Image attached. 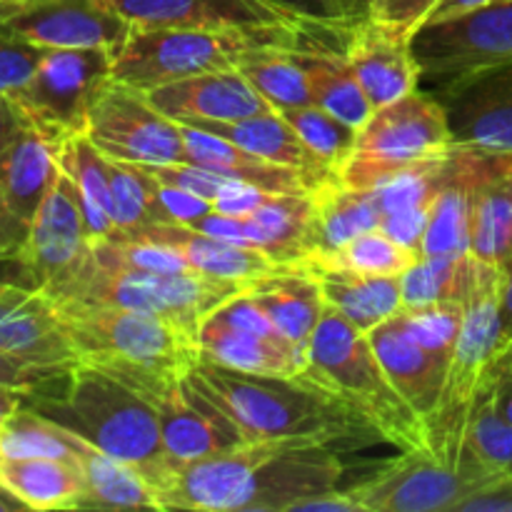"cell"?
Wrapping results in <instances>:
<instances>
[{
    "mask_svg": "<svg viewBox=\"0 0 512 512\" xmlns=\"http://www.w3.org/2000/svg\"><path fill=\"white\" fill-rule=\"evenodd\" d=\"M323 3L340 28H353V25L363 23V20L370 18V10H373L370 0H323Z\"/></svg>",
    "mask_w": 512,
    "mask_h": 512,
    "instance_id": "obj_56",
    "label": "cell"
},
{
    "mask_svg": "<svg viewBox=\"0 0 512 512\" xmlns=\"http://www.w3.org/2000/svg\"><path fill=\"white\" fill-rule=\"evenodd\" d=\"M73 448L75 438L70 430L25 403L0 430V458H58L75 463Z\"/></svg>",
    "mask_w": 512,
    "mask_h": 512,
    "instance_id": "obj_41",
    "label": "cell"
},
{
    "mask_svg": "<svg viewBox=\"0 0 512 512\" xmlns=\"http://www.w3.org/2000/svg\"><path fill=\"white\" fill-rule=\"evenodd\" d=\"M470 210H473V150L453 143L445 180L430 208L420 255L423 258L470 255Z\"/></svg>",
    "mask_w": 512,
    "mask_h": 512,
    "instance_id": "obj_29",
    "label": "cell"
},
{
    "mask_svg": "<svg viewBox=\"0 0 512 512\" xmlns=\"http://www.w3.org/2000/svg\"><path fill=\"white\" fill-rule=\"evenodd\" d=\"M315 225H313V253L323 255L340 248L355 235L380 228V205L370 190L350 188L338 178L318 185L313 190Z\"/></svg>",
    "mask_w": 512,
    "mask_h": 512,
    "instance_id": "obj_36",
    "label": "cell"
},
{
    "mask_svg": "<svg viewBox=\"0 0 512 512\" xmlns=\"http://www.w3.org/2000/svg\"><path fill=\"white\" fill-rule=\"evenodd\" d=\"M138 165V163H135ZM155 180L165 185H173V188L188 190V193L198 195V198L208 200V203H218L230 188H233L238 180L225 178V175L213 173L208 168H200L193 163H160V165H143Z\"/></svg>",
    "mask_w": 512,
    "mask_h": 512,
    "instance_id": "obj_48",
    "label": "cell"
},
{
    "mask_svg": "<svg viewBox=\"0 0 512 512\" xmlns=\"http://www.w3.org/2000/svg\"><path fill=\"white\" fill-rule=\"evenodd\" d=\"M120 238H138L168 245L188 260L190 268L203 275H213V278L253 283V280L285 268V265H275L263 250L225 243V240L210 238V235L180 223H150L145 228L133 230V233H123Z\"/></svg>",
    "mask_w": 512,
    "mask_h": 512,
    "instance_id": "obj_27",
    "label": "cell"
},
{
    "mask_svg": "<svg viewBox=\"0 0 512 512\" xmlns=\"http://www.w3.org/2000/svg\"><path fill=\"white\" fill-rule=\"evenodd\" d=\"M75 438V463L85 478L80 510H160L158 495L148 480L123 460Z\"/></svg>",
    "mask_w": 512,
    "mask_h": 512,
    "instance_id": "obj_35",
    "label": "cell"
},
{
    "mask_svg": "<svg viewBox=\"0 0 512 512\" xmlns=\"http://www.w3.org/2000/svg\"><path fill=\"white\" fill-rule=\"evenodd\" d=\"M343 55L375 110L420 88L410 38L375 18L345 30Z\"/></svg>",
    "mask_w": 512,
    "mask_h": 512,
    "instance_id": "obj_20",
    "label": "cell"
},
{
    "mask_svg": "<svg viewBox=\"0 0 512 512\" xmlns=\"http://www.w3.org/2000/svg\"><path fill=\"white\" fill-rule=\"evenodd\" d=\"M55 308L78 363L113 375L148 400L180 383L200 358L193 335L153 315L83 303Z\"/></svg>",
    "mask_w": 512,
    "mask_h": 512,
    "instance_id": "obj_3",
    "label": "cell"
},
{
    "mask_svg": "<svg viewBox=\"0 0 512 512\" xmlns=\"http://www.w3.org/2000/svg\"><path fill=\"white\" fill-rule=\"evenodd\" d=\"M90 255H93V238L85 223L78 190L68 173L58 170V178L30 230L28 245L13 263V268L18 270L15 283L30 285L50 295L68 283Z\"/></svg>",
    "mask_w": 512,
    "mask_h": 512,
    "instance_id": "obj_12",
    "label": "cell"
},
{
    "mask_svg": "<svg viewBox=\"0 0 512 512\" xmlns=\"http://www.w3.org/2000/svg\"><path fill=\"white\" fill-rule=\"evenodd\" d=\"M368 335L390 383L420 418L428 420L443 395L445 380L450 373L448 365L418 343V338L410 333L408 323H405L403 310L370 330Z\"/></svg>",
    "mask_w": 512,
    "mask_h": 512,
    "instance_id": "obj_24",
    "label": "cell"
},
{
    "mask_svg": "<svg viewBox=\"0 0 512 512\" xmlns=\"http://www.w3.org/2000/svg\"><path fill=\"white\" fill-rule=\"evenodd\" d=\"M253 283L245 280H225L213 275L170 273V275H138L113 273L98 265L90 255L78 273L60 285L48 298L55 305L83 303V305H110V308L135 310V313L153 315V318L173 323L198 340L200 325L210 313L228 303L235 295L245 293Z\"/></svg>",
    "mask_w": 512,
    "mask_h": 512,
    "instance_id": "obj_6",
    "label": "cell"
},
{
    "mask_svg": "<svg viewBox=\"0 0 512 512\" xmlns=\"http://www.w3.org/2000/svg\"><path fill=\"white\" fill-rule=\"evenodd\" d=\"M48 50L0 28V95L15 98L30 83Z\"/></svg>",
    "mask_w": 512,
    "mask_h": 512,
    "instance_id": "obj_47",
    "label": "cell"
},
{
    "mask_svg": "<svg viewBox=\"0 0 512 512\" xmlns=\"http://www.w3.org/2000/svg\"><path fill=\"white\" fill-rule=\"evenodd\" d=\"M113 5L130 28H258L290 23L263 0H113Z\"/></svg>",
    "mask_w": 512,
    "mask_h": 512,
    "instance_id": "obj_26",
    "label": "cell"
},
{
    "mask_svg": "<svg viewBox=\"0 0 512 512\" xmlns=\"http://www.w3.org/2000/svg\"><path fill=\"white\" fill-rule=\"evenodd\" d=\"M108 155L100 153L88 135H73L58 148V165L78 190L90 238L105 240L115 235L113 190H110Z\"/></svg>",
    "mask_w": 512,
    "mask_h": 512,
    "instance_id": "obj_37",
    "label": "cell"
},
{
    "mask_svg": "<svg viewBox=\"0 0 512 512\" xmlns=\"http://www.w3.org/2000/svg\"><path fill=\"white\" fill-rule=\"evenodd\" d=\"M495 3V0H438L435 8L430 10L425 23H433V20H445V18H455V15L470 13L475 8H483V5Z\"/></svg>",
    "mask_w": 512,
    "mask_h": 512,
    "instance_id": "obj_58",
    "label": "cell"
},
{
    "mask_svg": "<svg viewBox=\"0 0 512 512\" xmlns=\"http://www.w3.org/2000/svg\"><path fill=\"white\" fill-rule=\"evenodd\" d=\"M240 73L275 110L315 105L293 48H258L238 60Z\"/></svg>",
    "mask_w": 512,
    "mask_h": 512,
    "instance_id": "obj_38",
    "label": "cell"
},
{
    "mask_svg": "<svg viewBox=\"0 0 512 512\" xmlns=\"http://www.w3.org/2000/svg\"><path fill=\"white\" fill-rule=\"evenodd\" d=\"M455 512H512V478L495 480L470 493Z\"/></svg>",
    "mask_w": 512,
    "mask_h": 512,
    "instance_id": "obj_53",
    "label": "cell"
},
{
    "mask_svg": "<svg viewBox=\"0 0 512 512\" xmlns=\"http://www.w3.org/2000/svg\"><path fill=\"white\" fill-rule=\"evenodd\" d=\"M108 160L115 235L133 233V230L155 223L153 208H150V175L145 173L143 165L113 158Z\"/></svg>",
    "mask_w": 512,
    "mask_h": 512,
    "instance_id": "obj_45",
    "label": "cell"
},
{
    "mask_svg": "<svg viewBox=\"0 0 512 512\" xmlns=\"http://www.w3.org/2000/svg\"><path fill=\"white\" fill-rule=\"evenodd\" d=\"M475 270H478L475 255H463V258H423L420 255L400 275L403 308L445 303V300L463 303L473 285Z\"/></svg>",
    "mask_w": 512,
    "mask_h": 512,
    "instance_id": "obj_39",
    "label": "cell"
},
{
    "mask_svg": "<svg viewBox=\"0 0 512 512\" xmlns=\"http://www.w3.org/2000/svg\"><path fill=\"white\" fill-rule=\"evenodd\" d=\"M403 315L418 343L450 368L463 330V303L445 300V303L418 305V308H403Z\"/></svg>",
    "mask_w": 512,
    "mask_h": 512,
    "instance_id": "obj_46",
    "label": "cell"
},
{
    "mask_svg": "<svg viewBox=\"0 0 512 512\" xmlns=\"http://www.w3.org/2000/svg\"><path fill=\"white\" fill-rule=\"evenodd\" d=\"M158 413L160 433L173 465L225 453L250 443L245 430L185 375L173 388L148 400Z\"/></svg>",
    "mask_w": 512,
    "mask_h": 512,
    "instance_id": "obj_17",
    "label": "cell"
},
{
    "mask_svg": "<svg viewBox=\"0 0 512 512\" xmlns=\"http://www.w3.org/2000/svg\"><path fill=\"white\" fill-rule=\"evenodd\" d=\"M0 28L43 48L118 50L130 23L113 0H0Z\"/></svg>",
    "mask_w": 512,
    "mask_h": 512,
    "instance_id": "obj_14",
    "label": "cell"
},
{
    "mask_svg": "<svg viewBox=\"0 0 512 512\" xmlns=\"http://www.w3.org/2000/svg\"><path fill=\"white\" fill-rule=\"evenodd\" d=\"M183 140L185 163L200 165V168H208L213 173L225 175V178L240 180V183L255 185V188H263L268 193H303V190H313L308 180L300 173H295V170L268 163V160L258 158V155L248 153V150L238 148V145L228 143V140L218 138V135L183 125Z\"/></svg>",
    "mask_w": 512,
    "mask_h": 512,
    "instance_id": "obj_34",
    "label": "cell"
},
{
    "mask_svg": "<svg viewBox=\"0 0 512 512\" xmlns=\"http://www.w3.org/2000/svg\"><path fill=\"white\" fill-rule=\"evenodd\" d=\"M308 28L293 23L258 28H130L113 53V78L148 93L175 80L235 70L258 48H300Z\"/></svg>",
    "mask_w": 512,
    "mask_h": 512,
    "instance_id": "obj_5",
    "label": "cell"
},
{
    "mask_svg": "<svg viewBox=\"0 0 512 512\" xmlns=\"http://www.w3.org/2000/svg\"><path fill=\"white\" fill-rule=\"evenodd\" d=\"M300 28H340L323 0H263Z\"/></svg>",
    "mask_w": 512,
    "mask_h": 512,
    "instance_id": "obj_52",
    "label": "cell"
},
{
    "mask_svg": "<svg viewBox=\"0 0 512 512\" xmlns=\"http://www.w3.org/2000/svg\"><path fill=\"white\" fill-rule=\"evenodd\" d=\"M68 373L70 370L43 368V365L28 363V360L18 358V355L0 350V385H8V388L20 390L25 395H33L38 390L48 388V385H53L55 380Z\"/></svg>",
    "mask_w": 512,
    "mask_h": 512,
    "instance_id": "obj_49",
    "label": "cell"
},
{
    "mask_svg": "<svg viewBox=\"0 0 512 512\" xmlns=\"http://www.w3.org/2000/svg\"><path fill=\"white\" fill-rule=\"evenodd\" d=\"M25 403V393L20 390L8 388V385H0V430L5 428L10 418H13L15 410Z\"/></svg>",
    "mask_w": 512,
    "mask_h": 512,
    "instance_id": "obj_59",
    "label": "cell"
},
{
    "mask_svg": "<svg viewBox=\"0 0 512 512\" xmlns=\"http://www.w3.org/2000/svg\"><path fill=\"white\" fill-rule=\"evenodd\" d=\"M0 488L25 510H80L85 478L70 460L0 458Z\"/></svg>",
    "mask_w": 512,
    "mask_h": 512,
    "instance_id": "obj_33",
    "label": "cell"
},
{
    "mask_svg": "<svg viewBox=\"0 0 512 512\" xmlns=\"http://www.w3.org/2000/svg\"><path fill=\"white\" fill-rule=\"evenodd\" d=\"M490 483L495 478L450 468L430 450H403L348 493L363 512H455L470 493Z\"/></svg>",
    "mask_w": 512,
    "mask_h": 512,
    "instance_id": "obj_11",
    "label": "cell"
},
{
    "mask_svg": "<svg viewBox=\"0 0 512 512\" xmlns=\"http://www.w3.org/2000/svg\"><path fill=\"white\" fill-rule=\"evenodd\" d=\"M463 448L488 468L512 475V423L495 410L488 378L483 380L470 405Z\"/></svg>",
    "mask_w": 512,
    "mask_h": 512,
    "instance_id": "obj_42",
    "label": "cell"
},
{
    "mask_svg": "<svg viewBox=\"0 0 512 512\" xmlns=\"http://www.w3.org/2000/svg\"><path fill=\"white\" fill-rule=\"evenodd\" d=\"M453 148L445 105L428 90L413 93L373 110L358 128L350 158L338 168L340 183L370 190L403 173L410 165L440 158Z\"/></svg>",
    "mask_w": 512,
    "mask_h": 512,
    "instance_id": "obj_7",
    "label": "cell"
},
{
    "mask_svg": "<svg viewBox=\"0 0 512 512\" xmlns=\"http://www.w3.org/2000/svg\"><path fill=\"white\" fill-rule=\"evenodd\" d=\"M500 323L505 343H512V260L500 268Z\"/></svg>",
    "mask_w": 512,
    "mask_h": 512,
    "instance_id": "obj_57",
    "label": "cell"
},
{
    "mask_svg": "<svg viewBox=\"0 0 512 512\" xmlns=\"http://www.w3.org/2000/svg\"><path fill=\"white\" fill-rule=\"evenodd\" d=\"M183 125L218 135V138L228 140V143L238 145V148L248 150V153L258 155L268 163L295 170L308 180L313 190L328 180L338 178V170L325 163L318 153H313L278 110L240 120H223V123L220 120H190Z\"/></svg>",
    "mask_w": 512,
    "mask_h": 512,
    "instance_id": "obj_23",
    "label": "cell"
},
{
    "mask_svg": "<svg viewBox=\"0 0 512 512\" xmlns=\"http://www.w3.org/2000/svg\"><path fill=\"white\" fill-rule=\"evenodd\" d=\"M370 8H373V0H370ZM370 13H373V10H370Z\"/></svg>",
    "mask_w": 512,
    "mask_h": 512,
    "instance_id": "obj_62",
    "label": "cell"
},
{
    "mask_svg": "<svg viewBox=\"0 0 512 512\" xmlns=\"http://www.w3.org/2000/svg\"><path fill=\"white\" fill-rule=\"evenodd\" d=\"M298 265H303L318 280L328 308L343 315L350 325H355L363 333H370L403 310L400 278L358 275L318 263V260H303Z\"/></svg>",
    "mask_w": 512,
    "mask_h": 512,
    "instance_id": "obj_28",
    "label": "cell"
},
{
    "mask_svg": "<svg viewBox=\"0 0 512 512\" xmlns=\"http://www.w3.org/2000/svg\"><path fill=\"white\" fill-rule=\"evenodd\" d=\"M93 258L98 265L113 273H138V275H170L193 270L188 260L173 248L150 240L138 238H105L93 243ZM198 273V270H195Z\"/></svg>",
    "mask_w": 512,
    "mask_h": 512,
    "instance_id": "obj_43",
    "label": "cell"
},
{
    "mask_svg": "<svg viewBox=\"0 0 512 512\" xmlns=\"http://www.w3.org/2000/svg\"><path fill=\"white\" fill-rule=\"evenodd\" d=\"M420 88L430 95L512 60V0L475 8L455 18L423 23L410 38Z\"/></svg>",
    "mask_w": 512,
    "mask_h": 512,
    "instance_id": "obj_9",
    "label": "cell"
},
{
    "mask_svg": "<svg viewBox=\"0 0 512 512\" xmlns=\"http://www.w3.org/2000/svg\"><path fill=\"white\" fill-rule=\"evenodd\" d=\"M430 208H433V205H418V208H408V210H400V213L383 215V220H380V230H383L388 238H393L395 243L405 245V248H410L413 253L420 255L425 228H428Z\"/></svg>",
    "mask_w": 512,
    "mask_h": 512,
    "instance_id": "obj_51",
    "label": "cell"
},
{
    "mask_svg": "<svg viewBox=\"0 0 512 512\" xmlns=\"http://www.w3.org/2000/svg\"><path fill=\"white\" fill-rule=\"evenodd\" d=\"M245 220L250 223L253 245L275 265H298L313 253V190L268 193Z\"/></svg>",
    "mask_w": 512,
    "mask_h": 512,
    "instance_id": "obj_32",
    "label": "cell"
},
{
    "mask_svg": "<svg viewBox=\"0 0 512 512\" xmlns=\"http://www.w3.org/2000/svg\"><path fill=\"white\" fill-rule=\"evenodd\" d=\"M488 383H490V393H493V405L505 420L512 423V373L505 368L503 358H498L493 363V368L488 370Z\"/></svg>",
    "mask_w": 512,
    "mask_h": 512,
    "instance_id": "obj_55",
    "label": "cell"
},
{
    "mask_svg": "<svg viewBox=\"0 0 512 512\" xmlns=\"http://www.w3.org/2000/svg\"><path fill=\"white\" fill-rule=\"evenodd\" d=\"M328 33V28H313L308 45L293 48V55L300 68H303L313 103L325 108L328 113L338 115L340 120H345L353 128H360L373 115L375 108L370 105L363 85L358 83L355 73L350 70L343 50L338 53L335 48L320 45Z\"/></svg>",
    "mask_w": 512,
    "mask_h": 512,
    "instance_id": "obj_30",
    "label": "cell"
},
{
    "mask_svg": "<svg viewBox=\"0 0 512 512\" xmlns=\"http://www.w3.org/2000/svg\"><path fill=\"white\" fill-rule=\"evenodd\" d=\"M15 510H25V508L18 503V500L10 498V495L0 488V512H15Z\"/></svg>",
    "mask_w": 512,
    "mask_h": 512,
    "instance_id": "obj_60",
    "label": "cell"
},
{
    "mask_svg": "<svg viewBox=\"0 0 512 512\" xmlns=\"http://www.w3.org/2000/svg\"><path fill=\"white\" fill-rule=\"evenodd\" d=\"M28 128V120H25L18 103L8 98V95H0V163H3L5 155L10 153V148L18 143V138Z\"/></svg>",
    "mask_w": 512,
    "mask_h": 512,
    "instance_id": "obj_54",
    "label": "cell"
},
{
    "mask_svg": "<svg viewBox=\"0 0 512 512\" xmlns=\"http://www.w3.org/2000/svg\"><path fill=\"white\" fill-rule=\"evenodd\" d=\"M435 3L438 0H373V13H370V18L413 38V33L425 23V18L435 8Z\"/></svg>",
    "mask_w": 512,
    "mask_h": 512,
    "instance_id": "obj_50",
    "label": "cell"
},
{
    "mask_svg": "<svg viewBox=\"0 0 512 512\" xmlns=\"http://www.w3.org/2000/svg\"><path fill=\"white\" fill-rule=\"evenodd\" d=\"M188 378L213 398L250 440L315 438L333 445L345 438H378L343 400L308 383L303 375H255L198 358Z\"/></svg>",
    "mask_w": 512,
    "mask_h": 512,
    "instance_id": "obj_2",
    "label": "cell"
},
{
    "mask_svg": "<svg viewBox=\"0 0 512 512\" xmlns=\"http://www.w3.org/2000/svg\"><path fill=\"white\" fill-rule=\"evenodd\" d=\"M305 260H318V263L333 265V268L340 270H350V273L358 275L400 278L418 260V253H413L405 245L395 243L383 230L375 228L368 230V233L355 235L353 240H348L340 248L330 250V253L308 255Z\"/></svg>",
    "mask_w": 512,
    "mask_h": 512,
    "instance_id": "obj_40",
    "label": "cell"
},
{
    "mask_svg": "<svg viewBox=\"0 0 512 512\" xmlns=\"http://www.w3.org/2000/svg\"><path fill=\"white\" fill-rule=\"evenodd\" d=\"M58 170V148L33 128L20 135L0 163V268L23 255Z\"/></svg>",
    "mask_w": 512,
    "mask_h": 512,
    "instance_id": "obj_15",
    "label": "cell"
},
{
    "mask_svg": "<svg viewBox=\"0 0 512 512\" xmlns=\"http://www.w3.org/2000/svg\"><path fill=\"white\" fill-rule=\"evenodd\" d=\"M315 438H268L250 440L225 453L175 465L160 485L158 500L163 510L238 512L250 483L263 463L283 453L290 445ZM323 443V440H318Z\"/></svg>",
    "mask_w": 512,
    "mask_h": 512,
    "instance_id": "obj_13",
    "label": "cell"
},
{
    "mask_svg": "<svg viewBox=\"0 0 512 512\" xmlns=\"http://www.w3.org/2000/svg\"><path fill=\"white\" fill-rule=\"evenodd\" d=\"M500 358H503L505 368H508V370H510V373H512V343L508 345V350H505V353H503V355H500Z\"/></svg>",
    "mask_w": 512,
    "mask_h": 512,
    "instance_id": "obj_61",
    "label": "cell"
},
{
    "mask_svg": "<svg viewBox=\"0 0 512 512\" xmlns=\"http://www.w3.org/2000/svg\"><path fill=\"white\" fill-rule=\"evenodd\" d=\"M343 460L330 443L305 440L263 463L238 512H300L310 500L338 493Z\"/></svg>",
    "mask_w": 512,
    "mask_h": 512,
    "instance_id": "obj_16",
    "label": "cell"
},
{
    "mask_svg": "<svg viewBox=\"0 0 512 512\" xmlns=\"http://www.w3.org/2000/svg\"><path fill=\"white\" fill-rule=\"evenodd\" d=\"M85 135L100 153L123 163H185L183 125L160 113L148 95L118 80L90 110Z\"/></svg>",
    "mask_w": 512,
    "mask_h": 512,
    "instance_id": "obj_10",
    "label": "cell"
},
{
    "mask_svg": "<svg viewBox=\"0 0 512 512\" xmlns=\"http://www.w3.org/2000/svg\"><path fill=\"white\" fill-rule=\"evenodd\" d=\"M198 348L200 358L243 373L300 378L308 368V348L303 345L288 338H268L240 330L215 313H210L200 325Z\"/></svg>",
    "mask_w": 512,
    "mask_h": 512,
    "instance_id": "obj_25",
    "label": "cell"
},
{
    "mask_svg": "<svg viewBox=\"0 0 512 512\" xmlns=\"http://www.w3.org/2000/svg\"><path fill=\"white\" fill-rule=\"evenodd\" d=\"M470 255L495 268L512 260V155L473 150Z\"/></svg>",
    "mask_w": 512,
    "mask_h": 512,
    "instance_id": "obj_22",
    "label": "cell"
},
{
    "mask_svg": "<svg viewBox=\"0 0 512 512\" xmlns=\"http://www.w3.org/2000/svg\"><path fill=\"white\" fill-rule=\"evenodd\" d=\"M148 100L178 123L190 120H240L275 110L240 70L193 75L148 90Z\"/></svg>",
    "mask_w": 512,
    "mask_h": 512,
    "instance_id": "obj_21",
    "label": "cell"
},
{
    "mask_svg": "<svg viewBox=\"0 0 512 512\" xmlns=\"http://www.w3.org/2000/svg\"><path fill=\"white\" fill-rule=\"evenodd\" d=\"M303 378L343 400L385 443L400 450H428L425 420L390 383L370 335L335 310H325L313 330Z\"/></svg>",
    "mask_w": 512,
    "mask_h": 512,
    "instance_id": "obj_4",
    "label": "cell"
},
{
    "mask_svg": "<svg viewBox=\"0 0 512 512\" xmlns=\"http://www.w3.org/2000/svg\"><path fill=\"white\" fill-rule=\"evenodd\" d=\"M0 350L55 370L78 365L53 300L30 285L0 278Z\"/></svg>",
    "mask_w": 512,
    "mask_h": 512,
    "instance_id": "obj_19",
    "label": "cell"
},
{
    "mask_svg": "<svg viewBox=\"0 0 512 512\" xmlns=\"http://www.w3.org/2000/svg\"><path fill=\"white\" fill-rule=\"evenodd\" d=\"M113 80V50L50 48L13 100L30 128L60 148L73 135L85 133L90 110Z\"/></svg>",
    "mask_w": 512,
    "mask_h": 512,
    "instance_id": "obj_8",
    "label": "cell"
},
{
    "mask_svg": "<svg viewBox=\"0 0 512 512\" xmlns=\"http://www.w3.org/2000/svg\"><path fill=\"white\" fill-rule=\"evenodd\" d=\"M435 98L445 105L455 145L512 155V60L480 70Z\"/></svg>",
    "mask_w": 512,
    "mask_h": 512,
    "instance_id": "obj_18",
    "label": "cell"
},
{
    "mask_svg": "<svg viewBox=\"0 0 512 512\" xmlns=\"http://www.w3.org/2000/svg\"><path fill=\"white\" fill-rule=\"evenodd\" d=\"M25 405L93 448L133 465L155 495L175 468L148 398L103 370L78 363L53 385L25 395Z\"/></svg>",
    "mask_w": 512,
    "mask_h": 512,
    "instance_id": "obj_1",
    "label": "cell"
},
{
    "mask_svg": "<svg viewBox=\"0 0 512 512\" xmlns=\"http://www.w3.org/2000/svg\"><path fill=\"white\" fill-rule=\"evenodd\" d=\"M248 295L285 338L303 348H308L313 330L328 310L318 280L303 265H285L278 273L253 280Z\"/></svg>",
    "mask_w": 512,
    "mask_h": 512,
    "instance_id": "obj_31",
    "label": "cell"
},
{
    "mask_svg": "<svg viewBox=\"0 0 512 512\" xmlns=\"http://www.w3.org/2000/svg\"><path fill=\"white\" fill-rule=\"evenodd\" d=\"M290 128L305 140L313 153H318L325 163L333 165L335 170L350 158L355 145L358 128L340 120L338 115L328 113L320 105H303V108H283L278 110Z\"/></svg>",
    "mask_w": 512,
    "mask_h": 512,
    "instance_id": "obj_44",
    "label": "cell"
}]
</instances>
